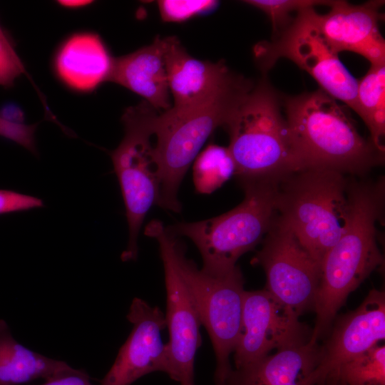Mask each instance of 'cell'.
I'll return each instance as SVG.
<instances>
[{
    "label": "cell",
    "instance_id": "1",
    "mask_svg": "<svg viewBox=\"0 0 385 385\" xmlns=\"http://www.w3.org/2000/svg\"><path fill=\"white\" fill-rule=\"evenodd\" d=\"M285 119L304 169L364 175L384 153L358 132L348 113L321 89L284 98Z\"/></svg>",
    "mask_w": 385,
    "mask_h": 385
},
{
    "label": "cell",
    "instance_id": "2",
    "mask_svg": "<svg viewBox=\"0 0 385 385\" xmlns=\"http://www.w3.org/2000/svg\"><path fill=\"white\" fill-rule=\"evenodd\" d=\"M280 101L265 81L242 98L223 126L238 180H280L304 170L297 156Z\"/></svg>",
    "mask_w": 385,
    "mask_h": 385
},
{
    "label": "cell",
    "instance_id": "3",
    "mask_svg": "<svg viewBox=\"0 0 385 385\" xmlns=\"http://www.w3.org/2000/svg\"><path fill=\"white\" fill-rule=\"evenodd\" d=\"M254 85L243 77L207 101L186 110L169 109L154 121V158L159 180L158 205L180 212L178 193L181 182L206 140L223 127L242 98Z\"/></svg>",
    "mask_w": 385,
    "mask_h": 385
},
{
    "label": "cell",
    "instance_id": "4",
    "mask_svg": "<svg viewBox=\"0 0 385 385\" xmlns=\"http://www.w3.org/2000/svg\"><path fill=\"white\" fill-rule=\"evenodd\" d=\"M279 180L258 179L240 181L244 199L235 207L205 220L168 226L173 235L193 242L202 260L201 270L222 275L237 265L238 259L262 242L277 215L276 199Z\"/></svg>",
    "mask_w": 385,
    "mask_h": 385
},
{
    "label": "cell",
    "instance_id": "5",
    "mask_svg": "<svg viewBox=\"0 0 385 385\" xmlns=\"http://www.w3.org/2000/svg\"><path fill=\"white\" fill-rule=\"evenodd\" d=\"M349 180L332 170L304 169L280 180L277 217L320 265L344 232L349 212Z\"/></svg>",
    "mask_w": 385,
    "mask_h": 385
},
{
    "label": "cell",
    "instance_id": "6",
    "mask_svg": "<svg viewBox=\"0 0 385 385\" xmlns=\"http://www.w3.org/2000/svg\"><path fill=\"white\" fill-rule=\"evenodd\" d=\"M175 237L170 234L172 256L211 339L216 360L215 383L225 385L233 370L230 356L241 327L244 278L237 266L217 276L198 269L185 257L184 247Z\"/></svg>",
    "mask_w": 385,
    "mask_h": 385
},
{
    "label": "cell",
    "instance_id": "7",
    "mask_svg": "<svg viewBox=\"0 0 385 385\" xmlns=\"http://www.w3.org/2000/svg\"><path fill=\"white\" fill-rule=\"evenodd\" d=\"M157 111L145 101L129 107L122 120L125 134L111 154L125 207L128 242L124 262L138 256V237L144 219L159 199V180L151 137Z\"/></svg>",
    "mask_w": 385,
    "mask_h": 385
},
{
    "label": "cell",
    "instance_id": "8",
    "mask_svg": "<svg viewBox=\"0 0 385 385\" xmlns=\"http://www.w3.org/2000/svg\"><path fill=\"white\" fill-rule=\"evenodd\" d=\"M314 11V8L301 11L274 41L257 44L256 59L265 71L281 58L293 61L317 82L319 89L356 113L358 80L320 34Z\"/></svg>",
    "mask_w": 385,
    "mask_h": 385
},
{
    "label": "cell",
    "instance_id": "9",
    "mask_svg": "<svg viewBox=\"0 0 385 385\" xmlns=\"http://www.w3.org/2000/svg\"><path fill=\"white\" fill-rule=\"evenodd\" d=\"M252 263L266 275L265 289L299 316L314 307L321 265L276 215Z\"/></svg>",
    "mask_w": 385,
    "mask_h": 385
},
{
    "label": "cell",
    "instance_id": "10",
    "mask_svg": "<svg viewBox=\"0 0 385 385\" xmlns=\"http://www.w3.org/2000/svg\"><path fill=\"white\" fill-rule=\"evenodd\" d=\"M145 234L159 245L163 265L166 289L165 320L169 340L166 343L169 358L168 376L180 385H194V363L201 345L202 325L191 294L179 274L173 260L170 234L158 220L151 221Z\"/></svg>",
    "mask_w": 385,
    "mask_h": 385
},
{
    "label": "cell",
    "instance_id": "11",
    "mask_svg": "<svg viewBox=\"0 0 385 385\" xmlns=\"http://www.w3.org/2000/svg\"><path fill=\"white\" fill-rule=\"evenodd\" d=\"M299 315L265 289L245 291L241 327L233 351L235 369L276 351L307 342Z\"/></svg>",
    "mask_w": 385,
    "mask_h": 385
},
{
    "label": "cell",
    "instance_id": "12",
    "mask_svg": "<svg viewBox=\"0 0 385 385\" xmlns=\"http://www.w3.org/2000/svg\"><path fill=\"white\" fill-rule=\"evenodd\" d=\"M127 319L132 331L100 385H130L154 371L169 373L168 349L160 334L166 320L160 309L135 297Z\"/></svg>",
    "mask_w": 385,
    "mask_h": 385
},
{
    "label": "cell",
    "instance_id": "13",
    "mask_svg": "<svg viewBox=\"0 0 385 385\" xmlns=\"http://www.w3.org/2000/svg\"><path fill=\"white\" fill-rule=\"evenodd\" d=\"M384 3L375 0L354 5L333 1L327 14L314 10V19L323 38L337 53L351 51L362 56L371 65L385 64V41L379 29Z\"/></svg>",
    "mask_w": 385,
    "mask_h": 385
},
{
    "label": "cell",
    "instance_id": "14",
    "mask_svg": "<svg viewBox=\"0 0 385 385\" xmlns=\"http://www.w3.org/2000/svg\"><path fill=\"white\" fill-rule=\"evenodd\" d=\"M385 338V294L372 289L354 311L335 325L325 346L319 349L317 384L335 376L345 362Z\"/></svg>",
    "mask_w": 385,
    "mask_h": 385
},
{
    "label": "cell",
    "instance_id": "15",
    "mask_svg": "<svg viewBox=\"0 0 385 385\" xmlns=\"http://www.w3.org/2000/svg\"><path fill=\"white\" fill-rule=\"evenodd\" d=\"M163 41L172 111L186 110L207 101L238 77L223 61L212 63L192 57L175 36Z\"/></svg>",
    "mask_w": 385,
    "mask_h": 385
},
{
    "label": "cell",
    "instance_id": "16",
    "mask_svg": "<svg viewBox=\"0 0 385 385\" xmlns=\"http://www.w3.org/2000/svg\"><path fill=\"white\" fill-rule=\"evenodd\" d=\"M319 359V348L309 340L232 370L225 385H317Z\"/></svg>",
    "mask_w": 385,
    "mask_h": 385
},
{
    "label": "cell",
    "instance_id": "17",
    "mask_svg": "<svg viewBox=\"0 0 385 385\" xmlns=\"http://www.w3.org/2000/svg\"><path fill=\"white\" fill-rule=\"evenodd\" d=\"M111 82L144 98L156 111L172 107L165 58L163 38L114 59Z\"/></svg>",
    "mask_w": 385,
    "mask_h": 385
},
{
    "label": "cell",
    "instance_id": "18",
    "mask_svg": "<svg viewBox=\"0 0 385 385\" xmlns=\"http://www.w3.org/2000/svg\"><path fill=\"white\" fill-rule=\"evenodd\" d=\"M114 59L98 34L81 32L61 44L55 56L54 68L68 88L89 92L110 81Z\"/></svg>",
    "mask_w": 385,
    "mask_h": 385
},
{
    "label": "cell",
    "instance_id": "19",
    "mask_svg": "<svg viewBox=\"0 0 385 385\" xmlns=\"http://www.w3.org/2000/svg\"><path fill=\"white\" fill-rule=\"evenodd\" d=\"M73 369L66 362L30 350L11 335L0 319V385H19L42 379L44 381Z\"/></svg>",
    "mask_w": 385,
    "mask_h": 385
},
{
    "label": "cell",
    "instance_id": "20",
    "mask_svg": "<svg viewBox=\"0 0 385 385\" xmlns=\"http://www.w3.org/2000/svg\"><path fill=\"white\" fill-rule=\"evenodd\" d=\"M385 64L371 65L357 82L356 113L370 133V140L380 152L385 151Z\"/></svg>",
    "mask_w": 385,
    "mask_h": 385
},
{
    "label": "cell",
    "instance_id": "21",
    "mask_svg": "<svg viewBox=\"0 0 385 385\" xmlns=\"http://www.w3.org/2000/svg\"><path fill=\"white\" fill-rule=\"evenodd\" d=\"M235 174V162L227 147L210 144L194 160L192 179L199 193H212Z\"/></svg>",
    "mask_w": 385,
    "mask_h": 385
},
{
    "label": "cell",
    "instance_id": "22",
    "mask_svg": "<svg viewBox=\"0 0 385 385\" xmlns=\"http://www.w3.org/2000/svg\"><path fill=\"white\" fill-rule=\"evenodd\" d=\"M329 379L342 385H385L384 344L380 342L345 362Z\"/></svg>",
    "mask_w": 385,
    "mask_h": 385
},
{
    "label": "cell",
    "instance_id": "23",
    "mask_svg": "<svg viewBox=\"0 0 385 385\" xmlns=\"http://www.w3.org/2000/svg\"><path fill=\"white\" fill-rule=\"evenodd\" d=\"M332 1L321 0H249L244 2L265 13L270 19L273 31L278 34L293 20L294 17H292V14H297L301 11L319 5L329 6Z\"/></svg>",
    "mask_w": 385,
    "mask_h": 385
},
{
    "label": "cell",
    "instance_id": "24",
    "mask_svg": "<svg viewBox=\"0 0 385 385\" xmlns=\"http://www.w3.org/2000/svg\"><path fill=\"white\" fill-rule=\"evenodd\" d=\"M218 3L212 0H161L158 1V5L164 21L183 22L209 13L217 8Z\"/></svg>",
    "mask_w": 385,
    "mask_h": 385
},
{
    "label": "cell",
    "instance_id": "25",
    "mask_svg": "<svg viewBox=\"0 0 385 385\" xmlns=\"http://www.w3.org/2000/svg\"><path fill=\"white\" fill-rule=\"evenodd\" d=\"M25 68L13 46L0 39V86L10 87Z\"/></svg>",
    "mask_w": 385,
    "mask_h": 385
},
{
    "label": "cell",
    "instance_id": "26",
    "mask_svg": "<svg viewBox=\"0 0 385 385\" xmlns=\"http://www.w3.org/2000/svg\"><path fill=\"white\" fill-rule=\"evenodd\" d=\"M36 125L13 122L0 115V136L11 140L30 151L36 152L34 133Z\"/></svg>",
    "mask_w": 385,
    "mask_h": 385
},
{
    "label": "cell",
    "instance_id": "27",
    "mask_svg": "<svg viewBox=\"0 0 385 385\" xmlns=\"http://www.w3.org/2000/svg\"><path fill=\"white\" fill-rule=\"evenodd\" d=\"M42 206H43V202L38 197L13 190H0V215Z\"/></svg>",
    "mask_w": 385,
    "mask_h": 385
},
{
    "label": "cell",
    "instance_id": "28",
    "mask_svg": "<svg viewBox=\"0 0 385 385\" xmlns=\"http://www.w3.org/2000/svg\"><path fill=\"white\" fill-rule=\"evenodd\" d=\"M37 385H93L89 375L82 369L73 368Z\"/></svg>",
    "mask_w": 385,
    "mask_h": 385
},
{
    "label": "cell",
    "instance_id": "29",
    "mask_svg": "<svg viewBox=\"0 0 385 385\" xmlns=\"http://www.w3.org/2000/svg\"><path fill=\"white\" fill-rule=\"evenodd\" d=\"M91 1H84V0H64V1H59L58 3L67 8H78L85 6L89 4H91Z\"/></svg>",
    "mask_w": 385,
    "mask_h": 385
},
{
    "label": "cell",
    "instance_id": "30",
    "mask_svg": "<svg viewBox=\"0 0 385 385\" xmlns=\"http://www.w3.org/2000/svg\"><path fill=\"white\" fill-rule=\"evenodd\" d=\"M0 39L2 40L6 44L14 46L13 42L11 38L9 36L8 34L3 29L1 25H0Z\"/></svg>",
    "mask_w": 385,
    "mask_h": 385
},
{
    "label": "cell",
    "instance_id": "31",
    "mask_svg": "<svg viewBox=\"0 0 385 385\" xmlns=\"http://www.w3.org/2000/svg\"><path fill=\"white\" fill-rule=\"evenodd\" d=\"M317 385H342V384H341L338 381H336V380L327 379L318 384Z\"/></svg>",
    "mask_w": 385,
    "mask_h": 385
}]
</instances>
